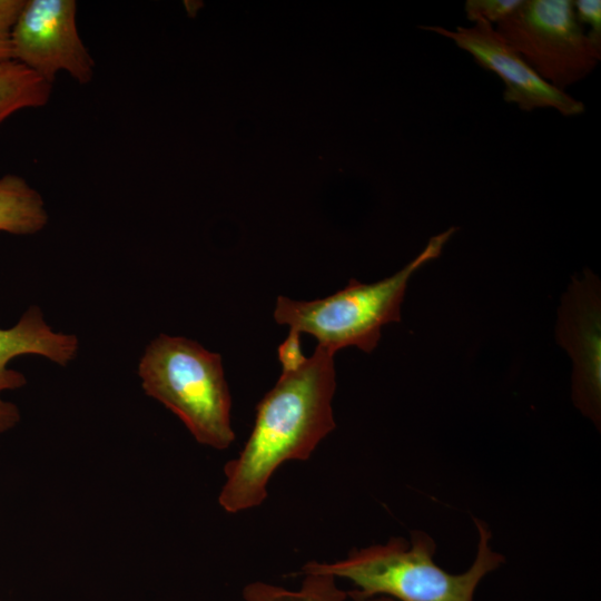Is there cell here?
Returning a JSON list of instances; mask_svg holds the SVG:
<instances>
[{
	"label": "cell",
	"instance_id": "cell-1",
	"mask_svg": "<svg viewBox=\"0 0 601 601\" xmlns=\"http://www.w3.org/2000/svg\"><path fill=\"white\" fill-rule=\"evenodd\" d=\"M335 353L317 344L296 371L282 372L256 406L253 430L238 456L226 463L218 502L228 513L260 505L276 470L289 460H307L335 427Z\"/></svg>",
	"mask_w": 601,
	"mask_h": 601
},
{
	"label": "cell",
	"instance_id": "cell-2",
	"mask_svg": "<svg viewBox=\"0 0 601 601\" xmlns=\"http://www.w3.org/2000/svg\"><path fill=\"white\" fill-rule=\"evenodd\" d=\"M474 522L480 538L477 554L471 568L461 574H451L434 563L435 542L421 531L412 532L410 542L392 538L385 544L354 550L336 562H308L300 573L349 580L356 589L347 593L355 601L380 595L396 601H474L481 580L504 562L503 555L490 545L486 524L477 519Z\"/></svg>",
	"mask_w": 601,
	"mask_h": 601
},
{
	"label": "cell",
	"instance_id": "cell-3",
	"mask_svg": "<svg viewBox=\"0 0 601 601\" xmlns=\"http://www.w3.org/2000/svg\"><path fill=\"white\" fill-rule=\"evenodd\" d=\"M138 375L145 393L176 414L198 443L224 450L234 442L231 397L218 353L160 334L146 347Z\"/></svg>",
	"mask_w": 601,
	"mask_h": 601
},
{
	"label": "cell",
	"instance_id": "cell-4",
	"mask_svg": "<svg viewBox=\"0 0 601 601\" xmlns=\"http://www.w3.org/2000/svg\"><path fill=\"white\" fill-rule=\"evenodd\" d=\"M455 230L451 227L433 236L405 267L380 282L364 284L352 278L345 288L314 300L278 296L274 319L314 336L318 344L334 353L348 346L372 353L380 342L382 327L401 321V305L411 276L441 255Z\"/></svg>",
	"mask_w": 601,
	"mask_h": 601
},
{
	"label": "cell",
	"instance_id": "cell-5",
	"mask_svg": "<svg viewBox=\"0 0 601 601\" xmlns=\"http://www.w3.org/2000/svg\"><path fill=\"white\" fill-rule=\"evenodd\" d=\"M495 30L544 81L563 91L601 59V47L577 20L571 0H522Z\"/></svg>",
	"mask_w": 601,
	"mask_h": 601
},
{
	"label": "cell",
	"instance_id": "cell-6",
	"mask_svg": "<svg viewBox=\"0 0 601 601\" xmlns=\"http://www.w3.org/2000/svg\"><path fill=\"white\" fill-rule=\"evenodd\" d=\"M76 17L75 0H24L11 33L12 60L51 85L60 71L80 85L90 82L96 63Z\"/></svg>",
	"mask_w": 601,
	"mask_h": 601
},
{
	"label": "cell",
	"instance_id": "cell-7",
	"mask_svg": "<svg viewBox=\"0 0 601 601\" xmlns=\"http://www.w3.org/2000/svg\"><path fill=\"white\" fill-rule=\"evenodd\" d=\"M421 29L451 39L470 53L484 69L494 72L504 83L503 99L523 111L553 108L565 117L584 112L582 101L544 81L503 39L494 26L477 19L471 27L450 30L441 26H420Z\"/></svg>",
	"mask_w": 601,
	"mask_h": 601
},
{
	"label": "cell",
	"instance_id": "cell-8",
	"mask_svg": "<svg viewBox=\"0 0 601 601\" xmlns=\"http://www.w3.org/2000/svg\"><path fill=\"white\" fill-rule=\"evenodd\" d=\"M600 284L591 273L574 279L559 309L556 336L574 362L573 398L584 415L600 418L601 397Z\"/></svg>",
	"mask_w": 601,
	"mask_h": 601
},
{
	"label": "cell",
	"instance_id": "cell-9",
	"mask_svg": "<svg viewBox=\"0 0 601 601\" xmlns=\"http://www.w3.org/2000/svg\"><path fill=\"white\" fill-rule=\"evenodd\" d=\"M78 348L77 336L53 332L37 306L29 307L12 327L0 328V433L12 428L20 420L18 407L2 400L1 393L27 383L22 373L8 366L10 361L35 354L66 366L76 357Z\"/></svg>",
	"mask_w": 601,
	"mask_h": 601
},
{
	"label": "cell",
	"instance_id": "cell-10",
	"mask_svg": "<svg viewBox=\"0 0 601 601\" xmlns=\"http://www.w3.org/2000/svg\"><path fill=\"white\" fill-rule=\"evenodd\" d=\"M48 218L41 194L23 177H0V231L33 235L45 228Z\"/></svg>",
	"mask_w": 601,
	"mask_h": 601
},
{
	"label": "cell",
	"instance_id": "cell-11",
	"mask_svg": "<svg viewBox=\"0 0 601 601\" xmlns=\"http://www.w3.org/2000/svg\"><path fill=\"white\" fill-rule=\"evenodd\" d=\"M52 85L16 60L0 61V125L14 112L48 104Z\"/></svg>",
	"mask_w": 601,
	"mask_h": 601
},
{
	"label": "cell",
	"instance_id": "cell-12",
	"mask_svg": "<svg viewBox=\"0 0 601 601\" xmlns=\"http://www.w3.org/2000/svg\"><path fill=\"white\" fill-rule=\"evenodd\" d=\"M346 591L337 588L331 574L306 573L299 591L265 582H253L243 590L245 601H344Z\"/></svg>",
	"mask_w": 601,
	"mask_h": 601
},
{
	"label": "cell",
	"instance_id": "cell-13",
	"mask_svg": "<svg viewBox=\"0 0 601 601\" xmlns=\"http://www.w3.org/2000/svg\"><path fill=\"white\" fill-rule=\"evenodd\" d=\"M521 3L522 0H467L464 10L466 18L472 22L484 19L491 24H497Z\"/></svg>",
	"mask_w": 601,
	"mask_h": 601
},
{
	"label": "cell",
	"instance_id": "cell-14",
	"mask_svg": "<svg viewBox=\"0 0 601 601\" xmlns=\"http://www.w3.org/2000/svg\"><path fill=\"white\" fill-rule=\"evenodd\" d=\"M24 0H0V61L12 60L11 33Z\"/></svg>",
	"mask_w": 601,
	"mask_h": 601
},
{
	"label": "cell",
	"instance_id": "cell-15",
	"mask_svg": "<svg viewBox=\"0 0 601 601\" xmlns=\"http://www.w3.org/2000/svg\"><path fill=\"white\" fill-rule=\"evenodd\" d=\"M573 10L579 23L589 26L587 35L599 47H601V1L600 0H575Z\"/></svg>",
	"mask_w": 601,
	"mask_h": 601
},
{
	"label": "cell",
	"instance_id": "cell-16",
	"mask_svg": "<svg viewBox=\"0 0 601 601\" xmlns=\"http://www.w3.org/2000/svg\"><path fill=\"white\" fill-rule=\"evenodd\" d=\"M300 335L298 331L289 328L287 337L278 346L282 372L296 371L306 362L307 357L302 351Z\"/></svg>",
	"mask_w": 601,
	"mask_h": 601
},
{
	"label": "cell",
	"instance_id": "cell-17",
	"mask_svg": "<svg viewBox=\"0 0 601 601\" xmlns=\"http://www.w3.org/2000/svg\"><path fill=\"white\" fill-rule=\"evenodd\" d=\"M364 601H396L390 597H384V595H380V597H374V598H370L367 600H364Z\"/></svg>",
	"mask_w": 601,
	"mask_h": 601
}]
</instances>
